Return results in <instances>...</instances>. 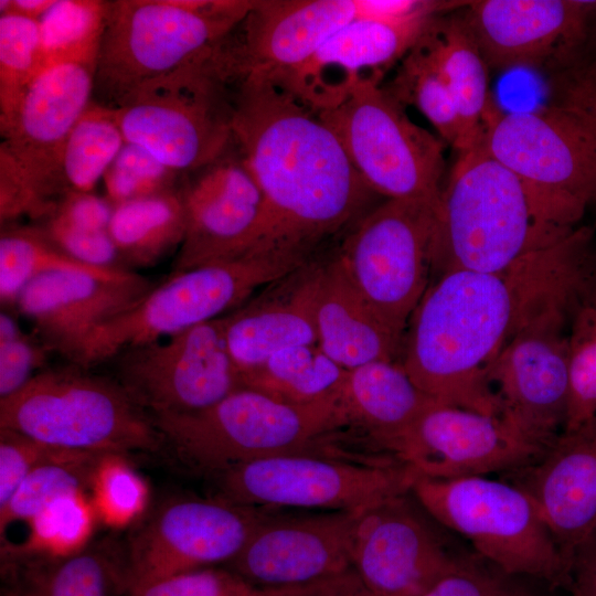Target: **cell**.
I'll use <instances>...</instances> for the list:
<instances>
[{
    "instance_id": "obj_1",
    "label": "cell",
    "mask_w": 596,
    "mask_h": 596,
    "mask_svg": "<svg viewBox=\"0 0 596 596\" xmlns=\"http://www.w3.org/2000/svg\"><path fill=\"white\" fill-rule=\"evenodd\" d=\"M564 301H596V243L588 226L501 272L438 276L411 317L400 362L436 402L500 417L490 370L523 327Z\"/></svg>"
},
{
    "instance_id": "obj_2",
    "label": "cell",
    "mask_w": 596,
    "mask_h": 596,
    "mask_svg": "<svg viewBox=\"0 0 596 596\" xmlns=\"http://www.w3.org/2000/svg\"><path fill=\"white\" fill-rule=\"evenodd\" d=\"M233 139L265 201L252 253L312 257L374 207L377 195L359 177L334 134L265 78L245 76L238 83Z\"/></svg>"
},
{
    "instance_id": "obj_3",
    "label": "cell",
    "mask_w": 596,
    "mask_h": 596,
    "mask_svg": "<svg viewBox=\"0 0 596 596\" xmlns=\"http://www.w3.org/2000/svg\"><path fill=\"white\" fill-rule=\"evenodd\" d=\"M547 103L492 115L483 147L532 191L557 227L596 203V60L553 74Z\"/></svg>"
},
{
    "instance_id": "obj_4",
    "label": "cell",
    "mask_w": 596,
    "mask_h": 596,
    "mask_svg": "<svg viewBox=\"0 0 596 596\" xmlns=\"http://www.w3.org/2000/svg\"><path fill=\"white\" fill-rule=\"evenodd\" d=\"M574 230L555 226L528 185L480 146L458 153L441 187L433 272H501Z\"/></svg>"
},
{
    "instance_id": "obj_5",
    "label": "cell",
    "mask_w": 596,
    "mask_h": 596,
    "mask_svg": "<svg viewBox=\"0 0 596 596\" xmlns=\"http://www.w3.org/2000/svg\"><path fill=\"white\" fill-rule=\"evenodd\" d=\"M230 35L114 109L126 141L181 174L206 168L228 150L242 79Z\"/></svg>"
},
{
    "instance_id": "obj_6",
    "label": "cell",
    "mask_w": 596,
    "mask_h": 596,
    "mask_svg": "<svg viewBox=\"0 0 596 596\" xmlns=\"http://www.w3.org/2000/svg\"><path fill=\"white\" fill-rule=\"evenodd\" d=\"M252 0L107 1L94 103L116 109L143 84L226 39Z\"/></svg>"
},
{
    "instance_id": "obj_7",
    "label": "cell",
    "mask_w": 596,
    "mask_h": 596,
    "mask_svg": "<svg viewBox=\"0 0 596 596\" xmlns=\"http://www.w3.org/2000/svg\"><path fill=\"white\" fill-rule=\"evenodd\" d=\"M0 428L60 449L116 456L164 444L151 414L116 379L75 364L42 370L0 398Z\"/></svg>"
},
{
    "instance_id": "obj_8",
    "label": "cell",
    "mask_w": 596,
    "mask_h": 596,
    "mask_svg": "<svg viewBox=\"0 0 596 596\" xmlns=\"http://www.w3.org/2000/svg\"><path fill=\"white\" fill-rule=\"evenodd\" d=\"M151 416L180 460L212 477L259 458L317 453L343 429L338 396L289 405L246 387L202 411Z\"/></svg>"
},
{
    "instance_id": "obj_9",
    "label": "cell",
    "mask_w": 596,
    "mask_h": 596,
    "mask_svg": "<svg viewBox=\"0 0 596 596\" xmlns=\"http://www.w3.org/2000/svg\"><path fill=\"white\" fill-rule=\"evenodd\" d=\"M311 259L288 253H249L173 272L134 306L98 328L78 366L110 361L119 353L161 341L227 315L253 294Z\"/></svg>"
},
{
    "instance_id": "obj_10",
    "label": "cell",
    "mask_w": 596,
    "mask_h": 596,
    "mask_svg": "<svg viewBox=\"0 0 596 596\" xmlns=\"http://www.w3.org/2000/svg\"><path fill=\"white\" fill-rule=\"evenodd\" d=\"M411 492L430 518L467 539L481 557L566 590V562L536 504L519 487L485 476L418 477Z\"/></svg>"
},
{
    "instance_id": "obj_11",
    "label": "cell",
    "mask_w": 596,
    "mask_h": 596,
    "mask_svg": "<svg viewBox=\"0 0 596 596\" xmlns=\"http://www.w3.org/2000/svg\"><path fill=\"white\" fill-rule=\"evenodd\" d=\"M438 200H385L343 235L333 255L370 309L403 337L429 287Z\"/></svg>"
},
{
    "instance_id": "obj_12",
    "label": "cell",
    "mask_w": 596,
    "mask_h": 596,
    "mask_svg": "<svg viewBox=\"0 0 596 596\" xmlns=\"http://www.w3.org/2000/svg\"><path fill=\"white\" fill-rule=\"evenodd\" d=\"M404 108L382 84L364 83L317 116L377 196L438 200L445 142L412 121Z\"/></svg>"
},
{
    "instance_id": "obj_13",
    "label": "cell",
    "mask_w": 596,
    "mask_h": 596,
    "mask_svg": "<svg viewBox=\"0 0 596 596\" xmlns=\"http://www.w3.org/2000/svg\"><path fill=\"white\" fill-rule=\"evenodd\" d=\"M418 477L400 461H348L307 453L251 460L212 478L215 497L238 504L361 512L409 492Z\"/></svg>"
},
{
    "instance_id": "obj_14",
    "label": "cell",
    "mask_w": 596,
    "mask_h": 596,
    "mask_svg": "<svg viewBox=\"0 0 596 596\" xmlns=\"http://www.w3.org/2000/svg\"><path fill=\"white\" fill-rule=\"evenodd\" d=\"M270 510L215 496L160 505L123 549L128 594L174 574L227 564Z\"/></svg>"
},
{
    "instance_id": "obj_15",
    "label": "cell",
    "mask_w": 596,
    "mask_h": 596,
    "mask_svg": "<svg viewBox=\"0 0 596 596\" xmlns=\"http://www.w3.org/2000/svg\"><path fill=\"white\" fill-rule=\"evenodd\" d=\"M588 302L564 301L543 310L517 333L489 373L501 418L545 448L566 425L570 326Z\"/></svg>"
},
{
    "instance_id": "obj_16",
    "label": "cell",
    "mask_w": 596,
    "mask_h": 596,
    "mask_svg": "<svg viewBox=\"0 0 596 596\" xmlns=\"http://www.w3.org/2000/svg\"><path fill=\"white\" fill-rule=\"evenodd\" d=\"M113 360L116 380L151 415L202 411L242 389L224 316Z\"/></svg>"
},
{
    "instance_id": "obj_17",
    "label": "cell",
    "mask_w": 596,
    "mask_h": 596,
    "mask_svg": "<svg viewBox=\"0 0 596 596\" xmlns=\"http://www.w3.org/2000/svg\"><path fill=\"white\" fill-rule=\"evenodd\" d=\"M489 66H572L596 54V0H478L462 10Z\"/></svg>"
},
{
    "instance_id": "obj_18",
    "label": "cell",
    "mask_w": 596,
    "mask_h": 596,
    "mask_svg": "<svg viewBox=\"0 0 596 596\" xmlns=\"http://www.w3.org/2000/svg\"><path fill=\"white\" fill-rule=\"evenodd\" d=\"M409 493L358 513L351 565L376 596H424L454 573L465 555L448 550Z\"/></svg>"
},
{
    "instance_id": "obj_19",
    "label": "cell",
    "mask_w": 596,
    "mask_h": 596,
    "mask_svg": "<svg viewBox=\"0 0 596 596\" xmlns=\"http://www.w3.org/2000/svg\"><path fill=\"white\" fill-rule=\"evenodd\" d=\"M545 450L501 417L437 403L389 451L419 477L455 479L509 473Z\"/></svg>"
},
{
    "instance_id": "obj_20",
    "label": "cell",
    "mask_w": 596,
    "mask_h": 596,
    "mask_svg": "<svg viewBox=\"0 0 596 596\" xmlns=\"http://www.w3.org/2000/svg\"><path fill=\"white\" fill-rule=\"evenodd\" d=\"M359 512L272 509L225 567L265 588L307 586L352 568Z\"/></svg>"
},
{
    "instance_id": "obj_21",
    "label": "cell",
    "mask_w": 596,
    "mask_h": 596,
    "mask_svg": "<svg viewBox=\"0 0 596 596\" xmlns=\"http://www.w3.org/2000/svg\"><path fill=\"white\" fill-rule=\"evenodd\" d=\"M397 0H254L231 39L244 76L266 79L308 60L349 23L395 21Z\"/></svg>"
},
{
    "instance_id": "obj_22",
    "label": "cell",
    "mask_w": 596,
    "mask_h": 596,
    "mask_svg": "<svg viewBox=\"0 0 596 596\" xmlns=\"http://www.w3.org/2000/svg\"><path fill=\"white\" fill-rule=\"evenodd\" d=\"M96 63L46 65L26 91L3 149L53 211L66 193L61 175L66 140L93 102Z\"/></svg>"
},
{
    "instance_id": "obj_23",
    "label": "cell",
    "mask_w": 596,
    "mask_h": 596,
    "mask_svg": "<svg viewBox=\"0 0 596 596\" xmlns=\"http://www.w3.org/2000/svg\"><path fill=\"white\" fill-rule=\"evenodd\" d=\"M435 17L355 20L331 35L304 63L267 81L315 114L333 108L359 85L382 84L386 72L400 63Z\"/></svg>"
},
{
    "instance_id": "obj_24",
    "label": "cell",
    "mask_w": 596,
    "mask_h": 596,
    "mask_svg": "<svg viewBox=\"0 0 596 596\" xmlns=\"http://www.w3.org/2000/svg\"><path fill=\"white\" fill-rule=\"evenodd\" d=\"M235 145V142H234ZM187 232L174 272L253 252L265 215L259 185L235 145L182 185Z\"/></svg>"
},
{
    "instance_id": "obj_25",
    "label": "cell",
    "mask_w": 596,
    "mask_h": 596,
    "mask_svg": "<svg viewBox=\"0 0 596 596\" xmlns=\"http://www.w3.org/2000/svg\"><path fill=\"white\" fill-rule=\"evenodd\" d=\"M155 285L136 272L120 277L52 272L31 280L19 294L14 308L52 353L78 365L94 332L134 306Z\"/></svg>"
},
{
    "instance_id": "obj_26",
    "label": "cell",
    "mask_w": 596,
    "mask_h": 596,
    "mask_svg": "<svg viewBox=\"0 0 596 596\" xmlns=\"http://www.w3.org/2000/svg\"><path fill=\"white\" fill-rule=\"evenodd\" d=\"M509 473L536 504L568 570L574 552L596 533V415L563 430L535 462Z\"/></svg>"
},
{
    "instance_id": "obj_27",
    "label": "cell",
    "mask_w": 596,
    "mask_h": 596,
    "mask_svg": "<svg viewBox=\"0 0 596 596\" xmlns=\"http://www.w3.org/2000/svg\"><path fill=\"white\" fill-rule=\"evenodd\" d=\"M315 266L312 259L224 316L226 343L240 374L283 350L317 343Z\"/></svg>"
},
{
    "instance_id": "obj_28",
    "label": "cell",
    "mask_w": 596,
    "mask_h": 596,
    "mask_svg": "<svg viewBox=\"0 0 596 596\" xmlns=\"http://www.w3.org/2000/svg\"><path fill=\"white\" fill-rule=\"evenodd\" d=\"M313 319L317 344L345 370L376 361H400L404 338L364 302L333 256L316 262Z\"/></svg>"
},
{
    "instance_id": "obj_29",
    "label": "cell",
    "mask_w": 596,
    "mask_h": 596,
    "mask_svg": "<svg viewBox=\"0 0 596 596\" xmlns=\"http://www.w3.org/2000/svg\"><path fill=\"white\" fill-rule=\"evenodd\" d=\"M437 403L414 384L400 361L348 370L338 394L343 428L361 432L387 451Z\"/></svg>"
},
{
    "instance_id": "obj_30",
    "label": "cell",
    "mask_w": 596,
    "mask_h": 596,
    "mask_svg": "<svg viewBox=\"0 0 596 596\" xmlns=\"http://www.w3.org/2000/svg\"><path fill=\"white\" fill-rule=\"evenodd\" d=\"M418 41L437 63L456 102L461 127L458 153L482 146L499 107L490 91L489 66L462 11L435 17Z\"/></svg>"
},
{
    "instance_id": "obj_31",
    "label": "cell",
    "mask_w": 596,
    "mask_h": 596,
    "mask_svg": "<svg viewBox=\"0 0 596 596\" xmlns=\"http://www.w3.org/2000/svg\"><path fill=\"white\" fill-rule=\"evenodd\" d=\"M185 232L182 185L115 205L108 227L119 256L129 270L153 266L168 253L180 248Z\"/></svg>"
},
{
    "instance_id": "obj_32",
    "label": "cell",
    "mask_w": 596,
    "mask_h": 596,
    "mask_svg": "<svg viewBox=\"0 0 596 596\" xmlns=\"http://www.w3.org/2000/svg\"><path fill=\"white\" fill-rule=\"evenodd\" d=\"M43 556L31 562L23 582L14 586L26 596H128L124 551L113 543Z\"/></svg>"
},
{
    "instance_id": "obj_33",
    "label": "cell",
    "mask_w": 596,
    "mask_h": 596,
    "mask_svg": "<svg viewBox=\"0 0 596 596\" xmlns=\"http://www.w3.org/2000/svg\"><path fill=\"white\" fill-rule=\"evenodd\" d=\"M348 370L316 344L283 350L242 372V387L289 405H309L338 396Z\"/></svg>"
},
{
    "instance_id": "obj_34",
    "label": "cell",
    "mask_w": 596,
    "mask_h": 596,
    "mask_svg": "<svg viewBox=\"0 0 596 596\" xmlns=\"http://www.w3.org/2000/svg\"><path fill=\"white\" fill-rule=\"evenodd\" d=\"M114 455L65 450L36 467L0 509V535L17 521L31 522L60 498L83 494L94 487L104 461Z\"/></svg>"
},
{
    "instance_id": "obj_35",
    "label": "cell",
    "mask_w": 596,
    "mask_h": 596,
    "mask_svg": "<svg viewBox=\"0 0 596 596\" xmlns=\"http://www.w3.org/2000/svg\"><path fill=\"white\" fill-rule=\"evenodd\" d=\"M60 270L120 277L115 272L84 265L58 249L40 226L2 225L0 235V301L14 308L21 290L34 278Z\"/></svg>"
},
{
    "instance_id": "obj_36",
    "label": "cell",
    "mask_w": 596,
    "mask_h": 596,
    "mask_svg": "<svg viewBox=\"0 0 596 596\" xmlns=\"http://www.w3.org/2000/svg\"><path fill=\"white\" fill-rule=\"evenodd\" d=\"M384 89L401 105L417 108L437 130L440 139L456 150L460 140V118L453 93L437 63L418 41L396 65Z\"/></svg>"
},
{
    "instance_id": "obj_37",
    "label": "cell",
    "mask_w": 596,
    "mask_h": 596,
    "mask_svg": "<svg viewBox=\"0 0 596 596\" xmlns=\"http://www.w3.org/2000/svg\"><path fill=\"white\" fill-rule=\"evenodd\" d=\"M125 143L115 110L92 102L63 150L61 175L65 191L92 192Z\"/></svg>"
},
{
    "instance_id": "obj_38",
    "label": "cell",
    "mask_w": 596,
    "mask_h": 596,
    "mask_svg": "<svg viewBox=\"0 0 596 596\" xmlns=\"http://www.w3.org/2000/svg\"><path fill=\"white\" fill-rule=\"evenodd\" d=\"M44 67L39 21L15 12L0 14V131L12 126L22 99Z\"/></svg>"
},
{
    "instance_id": "obj_39",
    "label": "cell",
    "mask_w": 596,
    "mask_h": 596,
    "mask_svg": "<svg viewBox=\"0 0 596 596\" xmlns=\"http://www.w3.org/2000/svg\"><path fill=\"white\" fill-rule=\"evenodd\" d=\"M107 1L55 0L39 20L44 66L76 61L97 64Z\"/></svg>"
},
{
    "instance_id": "obj_40",
    "label": "cell",
    "mask_w": 596,
    "mask_h": 596,
    "mask_svg": "<svg viewBox=\"0 0 596 596\" xmlns=\"http://www.w3.org/2000/svg\"><path fill=\"white\" fill-rule=\"evenodd\" d=\"M424 596H572L539 577L507 572L477 553L465 554L457 570Z\"/></svg>"
},
{
    "instance_id": "obj_41",
    "label": "cell",
    "mask_w": 596,
    "mask_h": 596,
    "mask_svg": "<svg viewBox=\"0 0 596 596\" xmlns=\"http://www.w3.org/2000/svg\"><path fill=\"white\" fill-rule=\"evenodd\" d=\"M568 411L564 430L596 415V301L582 306L568 332Z\"/></svg>"
},
{
    "instance_id": "obj_42",
    "label": "cell",
    "mask_w": 596,
    "mask_h": 596,
    "mask_svg": "<svg viewBox=\"0 0 596 596\" xmlns=\"http://www.w3.org/2000/svg\"><path fill=\"white\" fill-rule=\"evenodd\" d=\"M182 175L143 147L126 141L103 180L106 198L115 206L179 189L178 182Z\"/></svg>"
},
{
    "instance_id": "obj_43",
    "label": "cell",
    "mask_w": 596,
    "mask_h": 596,
    "mask_svg": "<svg viewBox=\"0 0 596 596\" xmlns=\"http://www.w3.org/2000/svg\"><path fill=\"white\" fill-rule=\"evenodd\" d=\"M30 546L42 555L64 556L78 551L93 525V509L83 494L60 498L31 522ZM32 551V550H31Z\"/></svg>"
},
{
    "instance_id": "obj_44",
    "label": "cell",
    "mask_w": 596,
    "mask_h": 596,
    "mask_svg": "<svg viewBox=\"0 0 596 596\" xmlns=\"http://www.w3.org/2000/svg\"><path fill=\"white\" fill-rule=\"evenodd\" d=\"M298 588L259 587L226 567L212 566L153 581L128 596H290Z\"/></svg>"
},
{
    "instance_id": "obj_45",
    "label": "cell",
    "mask_w": 596,
    "mask_h": 596,
    "mask_svg": "<svg viewBox=\"0 0 596 596\" xmlns=\"http://www.w3.org/2000/svg\"><path fill=\"white\" fill-rule=\"evenodd\" d=\"M52 352L32 331H22L8 311L0 315V398L23 387Z\"/></svg>"
},
{
    "instance_id": "obj_46",
    "label": "cell",
    "mask_w": 596,
    "mask_h": 596,
    "mask_svg": "<svg viewBox=\"0 0 596 596\" xmlns=\"http://www.w3.org/2000/svg\"><path fill=\"white\" fill-rule=\"evenodd\" d=\"M108 457L98 471L94 490L96 507L103 518L113 524L134 519L146 502V486L130 468Z\"/></svg>"
},
{
    "instance_id": "obj_47",
    "label": "cell",
    "mask_w": 596,
    "mask_h": 596,
    "mask_svg": "<svg viewBox=\"0 0 596 596\" xmlns=\"http://www.w3.org/2000/svg\"><path fill=\"white\" fill-rule=\"evenodd\" d=\"M58 249L73 259L105 270L132 272L123 263L108 231L78 228L54 217L39 225Z\"/></svg>"
},
{
    "instance_id": "obj_48",
    "label": "cell",
    "mask_w": 596,
    "mask_h": 596,
    "mask_svg": "<svg viewBox=\"0 0 596 596\" xmlns=\"http://www.w3.org/2000/svg\"><path fill=\"white\" fill-rule=\"evenodd\" d=\"M64 451L15 430L0 428V509L36 467Z\"/></svg>"
},
{
    "instance_id": "obj_49",
    "label": "cell",
    "mask_w": 596,
    "mask_h": 596,
    "mask_svg": "<svg viewBox=\"0 0 596 596\" xmlns=\"http://www.w3.org/2000/svg\"><path fill=\"white\" fill-rule=\"evenodd\" d=\"M53 209L39 196L14 160L0 148V222L6 225L28 215L46 219Z\"/></svg>"
},
{
    "instance_id": "obj_50",
    "label": "cell",
    "mask_w": 596,
    "mask_h": 596,
    "mask_svg": "<svg viewBox=\"0 0 596 596\" xmlns=\"http://www.w3.org/2000/svg\"><path fill=\"white\" fill-rule=\"evenodd\" d=\"M113 212L114 204L107 198L93 192L68 191L57 201L49 217L78 228L108 231Z\"/></svg>"
},
{
    "instance_id": "obj_51",
    "label": "cell",
    "mask_w": 596,
    "mask_h": 596,
    "mask_svg": "<svg viewBox=\"0 0 596 596\" xmlns=\"http://www.w3.org/2000/svg\"><path fill=\"white\" fill-rule=\"evenodd\" d=\"M566 590L572 596H596V533L574 552Z\"/></svg>"
},
{
    "instance_id": "obj_52",
    "label": "cell",
    "mask_w": 596,
    "mask_h": 596,
    "mask_svg": "<svg viewBox=\"0 0 596 596\" xmlns=\"http://www.w3.org/2000/svg\"><path fill=\"white\" fill-rule=\"evenodd\" d=\"M290 596H376L351 568L337 576L298 588Z\"/></svg>"
},
{
    "instance_id": "obj_53",
    "label": "cell",
    "mask_w": 596,
    "mask_h": 596,
    "mask_svg": "<svg viewBox=\"0 0 596 596\" xmlns=\"http://www.w3.org/2000/svg\"><path fill=\"white\" fill-rule=\"evenodd\" d=\"M54 2L55 0H10L9 12H15L39 21Z\"/></svg>"
},
{
    "instance_id": "obj_54",
    "label": "cell",
    "mask_w": 596,
    "mask_h": 596,
    "mask_svg": "<svg viewBox=\"0 0 596 596\" xmlns=\"http://www.w3.org/2000/svg\"><path fill=\"white\" fill-rule=\"evenodd\" d=\"M6 596H26L24 593H22L17 587H12L9 590H7Z\"/></svg>"
}]
</instances>
